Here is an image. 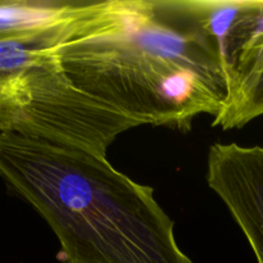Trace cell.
<instances>
[{
  "mask_svg": "<svg viewBox=\"0 0 263 263\" xmlns=\"http://www.w3.org/2000/svg\"><path fill=\"white\" fill-rule=\"evenodd\" d=\"M55 53L77 89L139 125L190 130L228 99L220 57L187 0H98Z\"/></svg>",
  "mask_w": 263,
  "mask_h": 263,
  "instance_id": "obj_1",
  "label": "cell"
},
{
  "mask_svg": "<svg viewBox=\"0 0 263 263\" xmlns=\"http://www.w3.org/2000/svg\"><path fill=\"white\" fill-rule=\"evenodd\" d=\"M0 179L50 226L64 263H193L153 187L105 157L2 133Z\"/></svg>",
  "mask_w": 263,
  "mask_h": 263,
  "instance_id": "obj_2",
  "label": "cell"
},
{
  "mask_svg": "<svg viewBox=\"0 0 263 263\" xmlns=\"http://www.w3.org/2000/svg\"><path fill=\"white\" fill-rule=\"evenodd\" d=\"M73 22L30 37L0 40V134L105 157L116 138L139 123L82 92L63 71L55 46Z\"/></svg>",
  "mask_w": 263,
  "mask_h": 263,
  "instance_id": "obj_3",
  "label": "cell"
},
{
  "mask_svg": "<svg viewBox=\"0 0 263 263\" xmlns=\"http://www.w3.org/2000/svg\"><path fill=\"white\" fill-rule=\"evenodd\" d=\"M208 186L221 198L263 263V148L213 144L207 159Z\"/></svg>",
  "mask_w": 263,
  "mask_h": 263,
  "instance_id": "obj_4",
  "label": "cell"
},
{
  "mask_svg": "<svg viewBox=\"0 0 263 263\" xmlns=\"http://www.w3.org/2000/svg\"><path fill=\"white\" fill-rule=\"evenodd\" d=\"M230 79L241 51L263 31V0H187Z\"/></svg>",
  "mask_w": 263,
  "mask_h": 263,
  "instance_id": "obj_5",
  "label": "cell"
},
{
  "mask_svg": "<svg viewBox=\"0 0 263 263\" xmlns=\"http://www.w3.org/2000/svg\"><path fill=\"white\" fill-rule=\"evenodd\" d=\"M263 116V31L241 51L229 79V95L213 126L243 127Z\"/></svg>",
  "mask_w": 263,
  "mask_h": 263,
  "instance_id": "obj_6",
  "label": "cell"
},
{
  "mask_svg": "<svg viewBox=\"0 0 263 263\" xmlns=\"http://www.w3.org/2000/svg\"><path fill=\"white\" fill-rule=\"evenodd\" d=\"M98 0H0V40L30 37L63 27Z\"/></svg>",
  "mask_w": 263,
  "mask_h": 263,
  "instance_id": "obj_7",
  "label": "cell"
}]
</instances>
